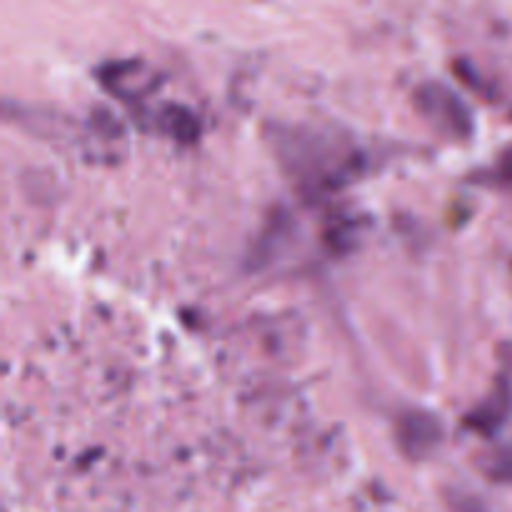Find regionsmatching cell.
Returning <instances> with one entry per match:
<instances>
[{
    "label": "cell",
    "mask_w": 512,
    "mask_h": 512,
    "mask_svg": "<svg viewBox=\"0 0 512 512\" xmlns=\"http://www.w3.org/2000/svg\"><path fill=\"white\" fill-rule=\"evenodd\" d=\"M400 443H403V450L410 455V458H425V455L433 453L440 443L438 423L425 418V415H420V418H410L408 423L403 425Z\"/></svg>",
    "instance_id": "cell-1"
},
{
    "label": "cell",
    "mask_w": 512,
    "mask_h": 512,
    "mask_svg": "<svg viewBox=\"0 0 512 512\" xmlns=\"http://www.w3.org/2000/svg\"><path fill=\"white\" fill-rule=\"evenodd\" d=\"M493 478L503 480V483H512V453H503L493 465Z\"/></svg>",
    "instance_id": "cell-2"
}]
</instances>
